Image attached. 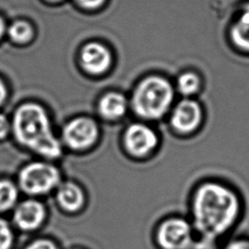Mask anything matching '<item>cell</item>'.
I'll list each match as a JSON object with an SVG mask.
<instances>
[{
	"mask_svg": "<svg viewBox=\"0 0 249 249\" xmlns=\"http://www.w3.org/2000/svg\"><path fill=\"white\" fill-rule=\"evenodd\" d=\"M127 150L134 156H144L151 152L158 143L155 131L142 124H134L128 126L124 135Z\"/></svg>",
	"mask_w": 249,
	"mask_h": 249,
	"instance_id": "cell-7",
	"label": "cell"
},
{
	"mask_svg": "<svg viewBox=\"0 0 249 249\" xmlns=\"http://www.w3.org/2000/svg\"><path fill=\"white\" fill-rule=\"evenodd\" d=\"M12 40L17 43H25L29 41L33 35L31 26L25 21H16L13 23L8 31Z\"/></svg>",
	"mask_w": 249,
	"mask_h": 249,
	"instance_id": "cell-16",
	"label": "cell"
},
{
	"mask_svg": "<svg viewBox=\"0 0 249 249\" xmlns=\"http://www.w3.org/2000/svg\"><path fill=\"white\" fill-rule=\"evenodd\" d=\"M9 131V123L5 116L0 114V139L4 138Z\"/></svg>",
	"mask_w": 249,
	"mask_h": 249,
	"instance_id": "cell-21",
	"label": "cell"
},
{
	"mask_svg": "<svg viewBox=\"0 0 249 249\" xmlns=\"http://www.w3.org/2000/svg\"><path fill=\"white\" fill-rule=\"evenodd\" d=\"M49 1H53V2H56V1H59V0H49Z\"/></svg>",
	"mask_w": 249,
	"mask_h": 249,
	"instance_id": "cell-25",
	"label": "cell"
},
{
	"mask_svg": "<svg viewBox=\"0 0 249 249\" xmlns=\"http://www.w3.org/2000/svg\"><path fill=\"white\" fill-rule=\"evenodd\" d=\"M26 249H57L55 245L49 240H37L30 244Z\"/></svg>",
	"mask_w": 249,
	"mask_h": 249,
	"instance_id": "cell-18",
	"label": "cell"
},
{
	"mask_svg": "<svg viewBox=\"0 0 249 249\" xmlns=\"http://www.w3.org/2000/svg\"><path fill=\"white\" fill-rule=\"evenodd\" d=\"M100 114L109 120L122 117L126 110V100L124 95L117 92H110L104 95L99 101Z\"/></svg>",
	"mask_w": 249,
	"mask_h": 249,
	"instance_id": "cell-11",
	"label": "cell"
},
{
	"mask_svg": "<svg viewBox=\"0 0 249 249\" xmlns=\"http://www.w3.org/2000/svg\"><path fill=\"white\" fill-rule=\"evenodd\" d=\"M45 217L43 205L36 200H25L16 209L14 219L22 230H33L41 225Z\"/></svg>",
	"mask_w": 249,
	"mask_h": 249,
	"instance_id": "cell-10",
	"label": "cell"
},
{
	"mask_svg": "<svg viewBox=\"0 0 249 249\" xmlns=\"http://www.w3.org/2000/svg\"><path fill=\"white\" fill-rule=\"evenodd\" d=\"M13 242L12 231L4 220L0 219V249H10Z\"/></svg>",
	"mask_w": 249,
	"mask_h": 249,
	"instance_id": "cell-17",
	"label": "cell"
},
{
	"mask_svg": "<svg viewBox=\"0 0 249 249\" xmlns=\"http://www.w3.org/2000/svg\"><path fill=\"white\" fill-rule=\"evenodd\" d=\"M201 108L193 99H183L174 108L171 115V124L180 132H191L201 122Z\"/></svg>",
	"mask_w": 249,
	"mask_h": 249,
	"instance_id": "cell-8",
	"label": "cell"
},
{
	"mask_svg": "<svg viewBox=\"0 0 249 249\" xmlns=\"http://www.w3.org/2000/svg\"><path fill=\"white\" fill-rule=\"evenodd\" d=\"M14 132L19 143L47 158L60 155V145L51 130L45 110L33 103L20 106L14 117Z\"/></svg>",
	"mask_w": 249,
	"mask_h": 249,
	"instance_id": "cell-2",
	"label": "cell"
},
{
	"mask_svg": "<svg viewBox=\"0 0 249 249\" xmlns=\"http://www.w3.org/2000/svg\"><path fill=\"white\" fill-rule=\"evenodd\" d=\"M84 68L91 74H100L106 71L111 63L109 51L98 43H89L82 51Z\"/></svg>",
	"mask_w": 249,
	"mask_h": 249,
	"instance_id": "cell-9",
	"label": "cell"
},
{
	"mask_svg": "<svg viewBox=\"0 0 249 249\" xmlns=\"http://www.w3.org/2000/svg\"><path fill=\"white\" fill-rule=\"evenodd\" d=\"M157 241L160 249H188L195 240L191 225L183 219L172 218L160 226Z\"/></svg>",
	"mask_w": 249,
	"mask_h": 249,
	"instance_id": "cell-5",
	"label": "cell"
},
{
	"mask_svg": "<svg viewBox=\"0 0 249 249\" xmlns=\"http://www.w3.org/2000/svg\"><path fill=\"white\" fill-rule=\"evenodd\" d=\"M18 198V190L10 181H0V211L11 208Z\"/></svg>",
	"mask_w": 249,
	"mask_h": 249,
	"instance_id": "cell-15",
	"label": "cell"
},
{
	"mask_svg": "<svg viewBox=\"0 0 249 249\" xmlns=\"http://www.w3.org/2000/svg\"><path fill=\"white\" fill-rule=\"evenodd\" d=\"M225 249H249V240L238 239L230 242Z\"/></svg>",
	"mask_w": 249,
	"mask_h": 249,
	"instance_id": "cell-20",
	"label": "cell"
},
{
	"mask_svg": "<svg viewBox=\"0 0 249 249\" xmlns=\"http://www.w3.org/2000/svg\"><path fill=\"white\" fill-rule=\"evenodd\" d=\"M239 212L236 195L219 183L202 184L193 201L195 226L202 238L213 241L224 234L234 223Z\"/></svg>",
	"mask_w": 249,
	"mask_h": 249,
	"instance_id": "cell-1",
	"label": "cell"
},
{
	"mask_svg": "<svg viewBox=\"0 0 249 249\" xmlns=\"http://www.w3.org/2000/svg\"><path fill=\"white\" fill-rule=\"evenodd\" d=\"M174 97L171 84L160 77L150 76L136 88L132 105L137 115L145 119H159L169 109Z\"/></svg>",
	"mask_w": 249,
	"mask_h": 249,
	"instance_id": "cell-3",
	"label": "cell"
},
{
	"mask_svg": "<svg viewBox=\"0 0 249 249\" xmlns=\"http://www.w3.org/2000/svg\"><path fill=\"white\" fill-rule=\"evenodd\" d=\"M188 249H216L213 241L202 238L199 241H194Z\"/></svg>",
	"mask_w": 249,
	"mask_h": 249,
	"instance_id": "cell-19",
	"label": "cell"
},
{
	"mask_svg": "<svg viewBox=\"0 0 249 249\" xmlns=\"http://www.w3.org/2000/svg\"><path fill=\"white\" fill-rule=\"evenodd\" d=\"M59 180L57 169L46 162H32L23 167L19 173L21 188L34 195L45 194L55 187Z\"/></svg>",
	"mask_w": 249,
	"mask_h": 249,
	"instance_id": "cell-4",
	"label": "cell"
},
{
	"mask_svg": "<svg viewBox=\"0 0 249 249\" xmlns=\"http://www.w3.org/2000/svg\"><path fill=\"white\" fill-rule=\"evenodd\" d=\"M231 37L238 48L249 51V8L233 23L231 29Z\"/></svg>",
	"mask_w": 249,
	"mask_h": 249,
	"instance_id": "cell-13",
	"label": "cell"
},
{
	"mask_svg": "<svg viewBox=\"0 0 249 249\" xmlns=\"http://www.w3.org/2000/svg\"><path fill=\"white\" fill-rule=\"evenodd\" d=\"M4 28H5V25H4V22L2 20V18H0V37L3 35V32H4Z\"/></svg>",
	"mask_w": 249,
	"mask_h": 249,
	"instance_id": "cell-24",
	"label": "cell"
},
{
	"mask_svg": "<svg viewBox=\"0 0 249 249\" xmlns=\"http://www.w3.org/2000/svg\"><path fill=\"white\" fill-rule=\"evenodd\" d=\"M57 200L64 209L76 211L84 202V195L77 185L65 183L57 191Z\"/></svg>",
	"mask_w": 249,
	"mask_h": 249,
	"instance_id": "cell-12",
	"label": "cell"
},
{
	"mask_svg": "<svg viewBox=\"0 0 249 249\" xmlns=\"http://www.w3.org/2000/svg\"><path fill=\"white\" fill-rule=\"evenodd\" d=\"M97 126L87 118H78L69 122L63 129L66 144L76 150H83L94 143L97 138Z\"/></svg>",
	"mask_w": 249,
	"mask_h": 249,
	"instance_id": "cell-6",
	"label": "cell"
},
{
	"mask_svg": "<svg viewBox=\"0 0 249 249\" xmlns=\"http://www.w3.org/2000/svg\"><path fill=\"white\" fill-rule=\"evenodd\" d=\"M77 1L85 8H89V9L97 8L104 2V0H77Z\"/></svg>",
	"mask_w": 249,
	"mask_h": 249,
	"instance_id": "cell-22",
	"label": "cell"
},
{
	"mask_svg": "<svg viewBox=\"0 0 249 249\" xmlns=\"http://www.w3.org/2000/svg\"><path fill=\"white\" fill-rule=\"evenodd\" d=\"M200 87V78L194 72H185L178 77L177 88L183 95L196 93Z\"/></svg>",
	"mask_w": 249,
	"mask_h": 249,
	"instance_id": "cell-14",
	"label": "cell"
},
{
	"mask_svg": "<svg viewBox=\"0 0 249 249\" xmlns=\"http://www.w3.org/2000/svg\"><path fill=\"white\" fill-rule=\"evenodd\" d=\"M5 96H6V89L3 82L0 80V104L4 101Z\"/></svg>",
	"mask_w": 249,
	"mask_h": 249,
	"instance_id": "cell-23",
	"label": "cell"
}]
</instances>
